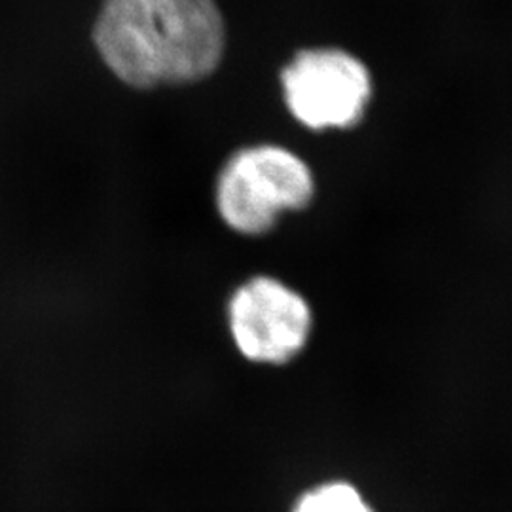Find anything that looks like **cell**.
Wrapping results in <instances>:
<instances>
[{
  "label": "cell",
  "mask_w": 512,
  "mask_h": 512,
  "mask_svg": "<svg viewBox=\"0 0 512 512\" xmlns=\"http://www.w3.org/2000/svg\"><path fill=\"white\" fill-rule=\"evenodd\" d=\"M293 512H374V509L353 484L334 480L300 495Z\"/></svg>",
  "instance_id": "5"
},
{
  "label": "cell",
  "mask_w": 512,
  "mask_h": 512,
  "mask_svg": "<svg viewBox=\"0 0 512 512\" xmlns=\"http://www.w3.org/2000/svg\"><path fill=\"white\" fill-rule=\"evenodd\" d=\"M287 107L310 129L351 128L372 95L365 65L334 48L306 50L281 74Z\"/></svg>",
  "instance_id": "3"
},
{
  "label": "cell",
  "mask_w": 512,
  "mask_h": 512,
  "mask_svg": "<svg viewBox=\"0 0 512 512\" xmlns=\"http://www.w3.org/2000/svg\"><path fill=\"white\" fill-rule=\"evenodd\" d=\"M311 198L310 167L291 150L275 145L239 150L217 181L219 215L243 236L268 232L279 215L306 207Z\"/></svg>",
  "instance_id": "2"
},
{
  "label": "cell",
  "mask_w": 512,
  "mask_h": 512,
  "mask_svg": "<svg viewBox=\"0 0 512 512\" xmlns=\"http://www.w3.org/2000/svg\"><path fill=\"white\" fill-rule=\"evenodd\" d=\"M93 42L118 80L150 90L215 73L226 27L215 0H103Z\"/></svg>",
  "instance_id": "1"
},
{
  "label": "cell",
  "mask_w": 512,
  "mask_h": 512,
  "mask_svg": "<svg viewBox=\"0 0 512 512\" xmlns=\"http://www.w3.org/2000/svg\"><path fill=\"white\" fill-rule=\"evenodd\" d=\"M311 317L308 302L274 277H253L228 304V327L239 353L260 365H285L306 348Z\"/></svg>",
  "instance_id": "4"
}]
</instances>
